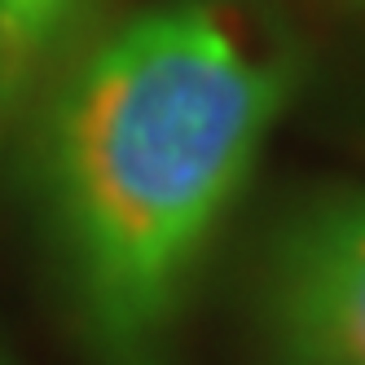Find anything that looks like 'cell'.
I'll list each match as a JSON object with an SVG mask.
<instances>
[{
	"label": "cell",
	"instance_id": "1",
	"mask_svg": "<svg viewBox=\"0 0 365 365\" xmlns=\"http://www.w3.org/2000/svg\"><path fill=\"white\" fill-rule=\"evenodd\" d=\"M304 75L282 0H150L62 62L9 159L88 365H185L202 264Z\"/></svg>",
	"mask_w": 365,
	"mask_h": 365
},
{
	"label": "cell",
	"instance_id": "2",
	"mask_svg": "<svg viewBox=\"0 0 365 365\" xmlns=\"http://www.w3.org/2000/svg\"><path fill=\"white\" fill-rule=\"evenodd\" d=\"M251 365H365V185H308L259 225L242 269Z\"/></svg>",
	"mask_w": 365,
	"mask_h": 365
},
{
	"label": "cell",
	"instance_id": "3",
	"mask_svg": "<svg viewBox=\"0 0 365 365\" xmlns=\"http://www.w3.org/2000/svg\"><path fill=\"white\" fill-rule=\"evenodd\" d=\"M97 0H0V163L36 101L93 31Z\"/></svg>",
	"mask_w": 365,
	"mask_h": 365
},
{
	"label": "cell",
	"instance_id": "4",
	"mask_svg": "<svg viewBox=\"0 0 365 365\" xmlns=\"http://www.w3.org/2000/svg\"><path fill=\"white\" fill-rule=\"evenodd\" d=\"M339 9H356V14H365V0H334Z\"/></svg>",
	"mask_w": 365,
	"mask_h": 365
},
{
	"label": "cell",
	"instance_id": "5",
	"mask_svg": "<svg viewBox=\"0 0 365 365\" xmlns=\"http://www.w3.org/2000/svg\"><path fill=\"white\" fill-rule=\"evenodd\" d=\"M0 365H5V352H0Z\"/></svg>",
	"mask_w": 365,
	"mask_h": 365
}]
</instances>
